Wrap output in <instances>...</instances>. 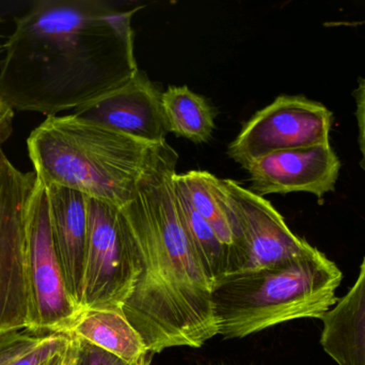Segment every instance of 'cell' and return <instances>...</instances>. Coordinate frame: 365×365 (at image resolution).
Returning a JSON list of instances; mask_svg holds the SVG:
<instances>
[{"label": "cell", "instance_id": "obj_16", "mask_svg": "<svg viewBox=\"0 0 365 365\" xmlns=\"http://www.w3.org/2000/svg\"><path fill=\"white\" fill-rule=\"evenodd\" d=\"M163 104L171 133L195 144L212 139L217 111L203 96L187 86H170L163 94Z\"/></svg>", "mask_w": 365, "mask_h": 365}, {"label": "cell", "instance_id": "obj_18", "mask_svg": "<svg viewBox=\"0 0 365 365\" xmlns=\"http://www.w3.org/2000/svg\"><path fill=\"white\" fill-rule=\"evenodd\" d=\"M178 208L185 233L197 254V259L212 285L230 274V253L205 220L191 207L185 195L175 186Z\"/></svg>", "mask_w": 365, "mask_h": 365}, {"label": "cell", "instance_id": "obj_22", "mask_svg": "<svg viewBox=\"0 0 365 365\" xmlns=\"http://www.w3.org/2000/svg\"><path fill=\"white\" fill-rule=\"evenodd\" d=\"M77 357H78V339L74 336L66 353L56 356L43 365H76Z\"/></svg>", "mask_w": 365, "mask_h": 365}, {"label": "cell", "instance_id": "obj_20", "mask_svg": "<svg viewBox=\"0 0 365 365\" xmlns=\"http://www.w3.org/2000/svg\"><path fill=\"white\" fill-rule=\"evenodd\" d=\"M356 104V120L358 126V144L361 154V166L365 171V77L359 79L354 91Z\"/></svg>", "mask_w": 365, "mask_h": 365}, {"label": "cell", "instance_id": "obj_15", "mask_svg": "<svg viewBox=\"0 0 365 365\" xmlns=\"http://www.w3.org/2000/svg\"><path fill=\"white\" fill-rule=\"evenodd\" d=\"M175 186L191 207L208 223L230 253V274L237 248V229L219 186V178L205 171L177 174Z\"/></svg>", "mask_w": 365, "mask_h": 365}, {"label": "cell", "instance_id": "obj_4", "mask_svg": "<svg viewBox=\"0 0 365 365\" xmlns=\"http://www.w3.org/2000/svg\"><path fill=\"white\" fill-rule=\"evenodd\" d=\"M342 279L319 250L285 265L225 276L212 289L218 334L245 338L296 319H322L338 302Z\"/></svg>", "mask_w": 365, "mask_h": 365}, {"label": "cell", "instance_id": "obj_3", "mask_svg": "<svg viewBox=\"0 0 365 365\" xmlns=\"http://www.w3.org/2000/svg\"><path fill=\"white\" fill-rule=\"evenodd\" d=\"M160 145L74 114L47 117L27 139L28 154L41 184L78 191L117 209L135 199Z\"/></svg>", "mask_w": 365, "mask_h": 365}, {"label": "cell", "instance_id": "obj_17", "mask_svg": "<svg viewBox=\"0 0 365 365\" xmlns=\"http://www.w3.org/2000/svg\"><path fill=\"white\" fill-rule=\"evenodd\" d=\"M70 332L21 328L0 334V365H43L66 353L72 343Z\"/></svg>", "mask_w": 365, "mask_h": 365}, {"label": "cell", "instance_id": "obj_11", "mask_svg": "<svg viewBox=\"0 0 365 365\" xmlns=\"http://www.w3.org/2000/svg\"><path fill=\"white\" fill-rule=\"evenodd\" d=\"M340 159L330 144L284 150L262 156L245 167L250 190L259 196L310 193L319 199L336 190Z\"/></svg>", "mask_w": 365, "mask_h": 365}, {"label": "cell", "instance_id": "obj_8", "mask_svg": "<svg viewBox=\"0 0 365 365\" xmlns=\"http://www.w3.org/2000/svg\"><path fill=\"white\" fill-rule=\"evenodd\" d=\"M334 114L323 103L282 94L257 111L227 147V156L242 167L284 150L330 144Z\"/></svg>", "mask_w": 365, "mask_h": 365}, {"label": "cell", "instance_id": "obj_9", "mask_svg": "<svg viewBox=\"0 0 365 365\" xmlns=\"http://www.w3.org/2000/svg\"><path fill=\"white\" fill-rule=\"evenodd\" d=\"M87 207L81 311L113 310L122 313L136 278L134 253L120 223L119 209L90 197H87Z\"/></svg>", "mask_w": 365, "mask_h": 365}, {"label": "cell", "instance_id": "obj_10", "mask_svg": "<svg viewBox=\"0 0 365 365\" xmlns=\"http://www.w3.org/2000/svg\"><path fill=\"white\" fill-rule=\"evenodd\" d=\"M160 86L139 70L124 85L72 114L145 143H166L170 133Z\"/></svg>", "mask_w": 365, "mask_h": 365}, {"label": "cell", "instance_id": "obj_19", "mask_svg": "<svg viewBox=\"0 0 365 365\" xmlns=\"http://www.w3.org/2000/svg\"><path fill=\"white\" fill-rule=\"evenodd\" d=\"M149 355L136 362L124 361L78 339V357H77L76 365H149Z\"/></svg>", "mask_w": 365, "mask_h": 365}, {"label": "cell", "instance_id": "obj_7", "mask_svg": "<svg viewBox=\"0 0 365 365\" xmlns=\"http://www.w3.org/2000/svg\"><path fill=\"white\" fill-rule=\"evenodd\" d=\"M219 186L237 229V248L229 276L285 265L317 252L289 229L267 199L235 180L219 178Z\"/></svg>", "mask_w": 365, "mask_h": 365}, {"label": "cell", "instance_id": "obj_12", "mask_svg": "<svg viewBox=\"0 0 365 365\" xmlns=\"http://www.w3.org/2000/svg\"><path fill=\"white\" fill-rule=\"evenodd\" d=\"M45 188L51 231L64 281L68 294L81 310L88 234L87 196L64 186Z\"/></svg>", "mask_w": 365, "mask_h": 365}, {"label": "cell", "instance_id": "obj_5", "mask_svg": "<svg viewBox=\"0 0 365 365\" xmlns=\"http://www.w3.org/2000/svg\"><path fill=\"white\" fill-rule=\"evenodd\" d=\"M25 270L28 327L70 332L81 310L64 281L51 231L46 188L38 180L28 212Z\"/></svg>", "mask_w": 365, "mask_h": 365}, {"label": "cell", "instance_id": "obj_21", "mask_svg": "<svg viewBox=\"0 0 365 365\" xmlns=\"http://www.w3.org/2000/svg\"><path fill=\"white\" fill-rule=\"evenodd\" d=\"M14 111L0 101V145L6 143L12 134Z\"/></svg>", "mask_w": 365, "mask_h": 365}, {"label": "cell", "instance_id": "obj_6", "mask_svg": "<svg viewBox=\"0 0 365 365\" xmlns=\"http://www.w3.org/2000/svg\"><path fill=\"white\" fill-rule=\"evenodd\" d=\"M38 184L14 166L0 145V334L28 327L26 226Z\"/></svg>", "mask_w": 365, "mask_h": 365}, {"label": "cell", "instance_id": "obj_1", "mask_svg": "<svg viewBox=\"0 0 365 365\" xmlns=\"http://www.w3.org/2000/svg\"><path fill=\"white\" fill-rule=\"evenodd\" d=\"M145 6L38 0L15 19L2 47L0 101L57 116L124 85L140 69L133 17Z\"/></svg>", "mask_w": 365, "mask_h": 365}, {"label": "cell", "instance_id": "obj_13", "mask_svg": "<svg viewBox=\"0 0 365 365\" xmlns=\"http://www.w3.org/2000/svg\"><path fill=\"white\" fill-rule=\"evenodd\" d=\"M322 321L326 354L338 365H365V257L354 286Z\"/></svg>", "mask_w": 365, "mask_h": 365}, {"label": "cell", "instance_id": "obj_2", "mask_svg": "<svg viewBox=\"0 0 365 365\" xmlns=\"http://www.w3.org/2000/svg\"><path fill=\"white\" fill-rule=\"evenodd\" d=\"M179 160L162 144L136 196L118 210L133 249L136 278L122 313L149 353L197 349L218 334L212 285L185 233L175 194Z\"/></svg>", "mask_w": 365, "mask_h": 365}, {"label": "cell", "instance_id": "obj_14", "mask_svg": "<svg viewBox=\"0 0 365 365\" xmlns=\"http://www.w3.org/2000/svg\"><path fill=\"white\" fill-rule=\"evenodd\" d=\"M70 334L124 361L136 362L149 355L138 332L117 311L83 310Z\"/></svg>", "mask_w": 365, "mask_h": 365}]
</instances>
